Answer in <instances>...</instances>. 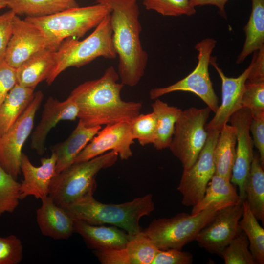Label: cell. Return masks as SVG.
<instances>
[{"label":"cell","mask_w":264,"mask_h":264,"mask_svg":"<svg viewBox=\"0 0 264 264\" xmlns=\"http://www.w3.org/2000/svg\"><path fill=\"white\" fill-rule=\"evenodd\" d=\"M119 80L118 72L111 66L99 78L86 81L71 91L68 97L77 104L78 118L86 127L130 122L140 114L141 102L121 98L124 85Z\"/></svg>","instance_id":"obj_1"},{"label":"cell","mask_w":264,"mask_h":264,"mask_svg":"<svg viewBox=\"0 0 264 264\" xmlns=\"http://www.w3.org/2000/svg\"><path fill=\"white\" fill-rule=\"evenodd\" d=\"M97 3L111 9L112 40L118 56L121 83L134 87L144 76L148 59L140 40L142 28L137 0H97Z\"/></svg>","instance_id":"obj_2"},{"label":"cell","mask_w":264,"mask_h":264,"mask_svg":"<svg viewBox=\"0 0 264 264\" xmlns=\"http://www.w3.org/2000/svg\"><path fill=\"white\" fill-rule=\"evenodd\" d=\"M93 195L63 207L74 219L92 225L110 224L120 227L130 238L142 231L140 219L154 209L153 196L147 194L120 204H106L95 199Z\"/></svg>","instance_id":"obj_3"},{"label":"cell","mask_w":264,"mask_h":264,"mask_svg":"<svg viewBox=\"0 0 264 264\" xmlns=\"http://www.w3.org/2000/svg\"><path fill=\"white\" fill-rule=\"evenodd\" d=\"M118 157L117 153L110 151L88 160L74 163L55 175L48 196L57 205L65 207L93 195L97 188V174L113 166Z\"/></svg>","instance_id":"obj_4"},{"label":"cell","mask_w":264,"mask_h":264,"mask_svg":"<svg viewBox=\"0 0 264 264\" xmlns=\"http://www.w3.org/2000/svg\"><path fill=\"white\" fill-rule=\"evenodd\" d=\"M110 14L105 17L88 36L83 40L69 37L61 43L56 51V63L47 84L51 85L63 71L70 67H79L96 58L113 59L117 54L112 40Z\"/></svg>","instance_id":"obj_5"},{"label":"cell","mask_w":264,"mask_h":264,"mask_svg":"<svg viewBox=\"0 0 264 264\" xmlns=\"http://www.w3.org/2000/svg\"><path fill=\"white\" fill-rule=\"evenodd\" d=\"M110 13L109 6L97 3L70 8L42 17H26L24 20L37 26L45 35L51 47L57 50L65 39L83 37Z\"/></svg>","instance_id":"obj_6"},{"label":"cell","mask_w":264,"mask_h":264,"mask_svg":"<svg viewBox=\"0 0 264 264\" xmlns=\"http://www.w3.org/2000/svg\"><path fill=\"white\" fill-rule=\"evenodd\" d=\"M225 207L214 205L194 215L182 212L170 218L154 219L143 231L159 250H181L195 240L218 210Z\"/></svg>","instance_id":"obj_7"},{"label":"cell","mask_w":264,"mask_h":264,"mask_svg":"<svg viewBox=\"0 0 264 264\" xmlns=\"http://www.w3.org/2000/svg\"><path fill=\"white\" fill-rule=\"evenodd\" d=\"M211 111L208 107H191L182 110L176 123L169 148L183 170L194 163L205 144L208 135L205 126Z\"/></svg>","instance_id":"obj_8"},{"label":"cell","mask_w":264,"mask_h":264,"mask_svg":"<svg viewBox=\"0 0 264 264\" xmlns=\"http://www.w3.org/2000/svg\"><path fill=\"white\" fill-rule=\"evenodd\" d=\"M217 41L208 38L198 42L195 48L198 52V64L194 70L182 79L166 87L151 89L149 95L155 99L165 94L177 91H189L196 94L215 113L219 108L218 97L210 78L209 66Z\"/></svg>","instance_id":"obj_9"},{"label":"cell","mask_w":264,"mask_h":264,"mask_svg":"<svg viewBox=\"0 0 264 264\" xmlns=\"http://www.w3.org/2000/svg\"><path fill=\"white\" fill-rule=\"evenodd\" d=\"M44 98L43 93L35 92L25 110L12 127L0 136V165L17 179L20 174L22 148L33 130L36 113Z\"/></svg>","instance_id":"obj_10"},{"label":"cell","mask_w":264,"mask_h":264,"mask_svg":"<svg viewBox=\"0 0 264 264\" xmlns=\"http://www.w3.org/2000/svg\"><path fill=\"white\" fill-rule=\"evenodd\" d=\"M205 144L194 163L183 170L177 190L182 195V203L193 206L202 198L207 184L215 173L213 152L220 132L208 130Z\"/></svg>","instance_id":"obj_11"},{"label":"cell","mask_w":264,"mask_h":264,"mask_svg":"<svg viewBox=\"0 0 264 264\" xmlns=\"http://www.w3.org/2000/svg\"><path fill=\"white\" fill-rule=\"evenodd\" d=\"M242 213V202L218 210L196 238L198 246L220 256L223 249L242 230L239 221Z\"/></svg>","instance_id":"obj_12"},{"label":"cell","mask_w":264,"mask_h":264,"mask_svg":"<svg viewBox=\"0 0 264 264\" xmlns=\"http://www.w3.org/2000/svg\"><path fill=\"white\" fill-rule=\"evenodd\" d=\"M252 119L251 110L240 108L230 117L229 121L236 130V156L230 181L239 188L241 201L245 200V189L254 156L253 141L249 126Z\"/></svg>","instance_id":"obj_13"},{"label":"cell","mask_w":264,"mask_h":264,"mask_svg":"<svg viewBox=\"0 0 264 264\" xmlns=\"http://www.w3.org/2000/svg\"><path fill=\"white\" fill-rule=\"evenodd\" d=\"M134 140L130 122L106 125L81 151L74 163L88 160L110 151L117 153L121 160H128L132 156L131 146Z\"/></svg>","instance_id":"obj_14"},{"label":"cell","mask_w":264,"mask_h":264,"mask_svg":"<svg viewBox=\"0 0 264 264\" xmlns=\"http://www.w3.org/2000/svg\"><path fill=\"white\" fill-rule=\"evenodd\" d=\"M46 48L53 49L44 33L34 24L16 15L4 61L16 69L31 56Z\"/></svg>","instance_id":"obj_15"},{"label":"cell","mask_w":264,"mask_h":264,"mask_svg":"<svg viewBox=\"0 0 264 264\" xmlns=\"http://www.w3.org/2000/svg\"><path fill=\"white\" fill-rule=\"evenodd\" d=\"M216 61V57L212 56L210 64L221 81V103L213 118L206 125L205 129L220 132L229 122L231 115L242 108L241 100L251 66L249 64L238 77H229L224 74Z\"/></svg>","instance_id":"obj_16"},{"label":"cell","mask_w":264,"mask_h":264,"mask_svg":"<svg viewBox=\"0 0 264 264\" xmlns=\"http://www.w3.org/2000/svg\"><path fill=\"white\" fill-rule=\"evenodd\" d=\"M78 108L70 97L63 101L52 96L44 105L41 118L31 136V147L39 155L45 151V141L50 130L61 121H74L78 118Z\"/></svg>","instance_id":"obj_17"},{"label":"cell","mask_w":264,"mask_h":264,"mask_svg":"<svg viewBox=\"0 0 264 264\" xmlns=\"http://www.w3.org/2000/svg\"><path fill=\"white\" fill-rule=\"evenodd\" d=\"M56 156L54 153L48 158L41 159V165H33L28 157L22 153L20 170L23 180L20 183V200L28 196H34L36 199H42L48 196L50 185L56 174Z\"/></svg>","instance_id":"obj_18"},{"label":"cell","mask_w":264,"mask_h":264,"mask_svg":"<svg viewBox=\"0 0 264 264\" xmlns=\"http://www.w3.org/2000/svg\"><path fill=\"white\" fill-rule=\"evenodd\" d=\"M41 201L42 205L36 211V220L42 233L55 240L69 238L74 232V219L49 196Z\"/></svg>","instance_id":"obj_19"},{"label":"cell","mask_w":264,"mask_h":264,"mask_svg":"<svg viewBox=\"0 0 264 264\" xmlns=\"http://www.w3.org/2000/svg\"><path fill=\"white\" fill-rule=\"evenodd\" d=\"M74 232L79 234L88 247L99 250L125 248L130 239L128 234L116 226L92 225L74 219Z\"/></svg>","instance_id":"obj_20"},{"label":"cell","mask_w":264,"mask_h":264,"mask_svg":"<svg viewBox=\"0 0 264 264\" xmlns=\"http://www.w3.org/2000/svg\"><path fill=\"white\" fill-rule=\"evenodd\" d=\"M101 129V126L86 127L79 120L67 139L53 145L51 150L56 156V174L73 164L77 155Z\"/></svg>","instance_id":"obj_21"},{"label":"cell","mask_w":264,"mask_h":264,"mask_svg":"<svg viewBox=\"0 0 264 264\" xmlns=\"http://www.w3.org/2000/svg\"><path fill=\"white\" fill-rule=\"evenodd\" d=\"M56 51L46 48L28 58L16 68L17 84L35 89L50 75L56 63Z\"/></svg>","instance_id":"obj_22"},{"label":"cell","mask_w":264,"mask_h":264,"mask_svg":"<svg viewBox=\"0 0 264 264\" xmlns=\"http://www.w3.org/2000/svg\"><path fill=\"white\" fill-rule=\"evenodd\" d=\"M242 202L236 186L230 179L215 173L207 184L202 198L192 206L191 214H197L214 205L226 207Z\"/></svg>","instance_id":"obj_23"},{"label":"cell","mask_w":264,"mask_h":264,"mask_svg":"<svg viewBox=\"0 0 264 264\" xmlns=\"http://www.w3.org/2000/svg\"><path fill=\"white\" fill-rule=\"evenodd\" d=\"M34 90L17 84L8 93L0 106V136L25 110L34 97Z\"/></svg>","instance_id":"obj_24"},{"label":"cell","mask_w":264,"mask_h":264,"mask_svg":"<svg viewBox=\"0 0 264 264\" xmlns=\"http://www.w3.org/2000/svg\"><path fill=\"white\" fill-rule=\"evenodd\" d=\"M236 130L225 125L220 134L214 149L215 174L230 180L236 156Z\"/></svg>","instance_id":"obj_25"},{"label":"cell","mask_w":264,"mask_h":264,"mask_svg":"<svg viewBox=\"0 0 264 264\" xmlns=\"http://www.w3.org/2000/svg\"><path fill=\"white\" fill-rule=\"evenodd\" d=\"M244 31L245 40L236 60L238 64L264 46V0H252L251 12Z\"/></svg>","instance_id":"obj_26"},{"label":"cell","mask_w":264,"mask_h":264,"mask_svg":"<svg viewBox=\"0 0 264 264\" xmlns=\"http://www.w3.org/2000/svg\"><path fill=\"white\" fill-rule=\"evenodd\" d=\"M151 104L152 112L156 118V138L153 145L157 150L169 148L171 142L176 123L182 110L169 105L159 98Z\"/></svg>","instance_id":"obj_27"},{"label":"cell","mask_w":264,"mask_h":264,"mask_svg":"<svg viewBox=\"0 0 264 264\" xmlns=\"http://www.w3.org/2000/svg\"><path fill=\"white\" fill-rule=\"evenodd\" d=\"M245 200L258 220L264 223V172L259 155L254 153L245 189Z\"/></svg>","instance_id":"obj_28"},{"label":"cell","mask_w":264,"mask_h":264,"mask_svg":"<svg viewBox=\"0 0 264 264\" xmlns=\"http://www.w3.org/2000/svg\"><path fill=\"white\" fill-rule=\"evenodd\" d=\"M75 0H7V6L16 15L42 17L78 6Z\"/></svg>","instance_id":"obj_29"},{"label":"cell","mask_w":264,"mask_h":264,"mask_svg":"<svg viewBox=\"0 0 264 264\" xmlns=\"http://www.w3.org/2000/svg\"><path fill=\"white\" fill-rule=\"evenodd\" d=\"M243 213L239 221V228L245 233L249 249L258 264H264V230L252 213L246 200L242 202Z\"/></svg>","instance_id":"obj_30"},{"label":"cell","mask_w":264,"mask_h":264,"mask_svg":"<svg viewBox=\"0 0 264 264\" xmlns=\"http://www.w3.org/2000/svg\"><path fill=\"white\" fill-rule=\"evenodd\" d=\"M125 248L131 264H151L159 250L143 231L131 238Z\"/></svg>","instance_id":"obj_31"},{"label":"cell","mask_w":264,"mask_h":264,"mask_svg":"<svg viewBox=\"0 0 264 264\" xmlns=\"http://www.w3.org/2000/svg\"><path fill=\"white\" fill-rule=\"evenodd\" d=\"M20 191V183L0 165V217L14 212L19 204Z\"/></svg>","instance_id":"obj_32"},{"label":"cell","mask_w":264,"mask_h":264,"mask_svg":"<svg viewBox=\"0 0 264 264\" xmlns=\"http://www.w3.org/2000/svg\"><path fill=\"white\" fill-rule=\"evenodd\" d=\"M225 264H257L249 249V242L241 230L222 251L220 256Z\"/></svg>","instance_id":"obj_33"},{"label":"cell","mask_w":264,"mask_h":264,"mask_svg":"<svg viewBox=\"0 0 264 264\" xmlns=\"http://www.w3.org/2000/svg\"><path fill=\"white\" fill-rule=\"evenodd\" d=\"M131 131L134 140L141 146L154 144L156 138L157 123L154 113L139 114L130 122Z\"/></svg>","instance_id":"obj_34"},{"label":"cell","mask_w":264,"mask_h":264,"mask_svg":"<svg viewBox=\"0 0 264 264\" xmlns=\"http://www.w3.org/2000/svg\"><path fill=\"white\" fill-rule=\"evenodd\" d=\"M147 10L156 11L164 16H191L196 12L190 0H142Z\"/></svg>","instance_id":"obj_35"},{"label":"cell","mask_w":264,"mask_h":264,"mask_svg":"<svg viewBox=\"0 0 264 264\" xmlns=\"http://www.w3.org/2000/svg\"><path fill=\"white\" fill-rule=\"evenodd\" d=\"M23 258V245L14 235L0 236V264H18Z\"/></svg>","instance_id":"obj_36"},{"label":"cell","mask_w":264,"mask_h":264,"mask_svg":"<svg viewBox=\"0 0 264 264\" xmlns=\"http://www.w3.org/2000/svg\"><path fill=\"white\" fill-rule=\"evenodd\" d=\"M241 106L249 109L252 113L264 112V82L251 83L246 80Z\"/></svg>","instance_id":"obj_37"},{"label":"cell","mask_w":264,"mask_h":264,"mask_svg":"<svg viewBox=\"0 0 264 264\" xmlns=\"http://www.w3.org/2000/svg\"><path fill=\"white\" fill-rule=\"evenodd\" d=\"M193 255L177 249L158 250L151 264H191Z\"/></svg>","instance_id":"obj_38"},{"label":"cell","mask_w":264,"mask_h":264,"mask_svg":"<svg viewBox=\"0 0 264 264\" xmlns=\"http://www.w3.org/2000/svg\"><path fill=\"white\" fill-rule=\"evenodd\" d=\"M249 126L253 145L258 151L262 165H264V112L253 113Z\"/></svg>","instance_id":"obj_39"},{"label":"cell","mask_w":264,"mask_h":264,"mask_svg":"<svg viewBox=\"0 0 264 264\" xmlns=\"http://www.w3.org/2000/svg\"><path fill=\"white\" fill-rule=\"evenodd\" d=\"M17 84L16 69L4 60L0 62V106Z\"/></svg>","instance_id":"obj_40"},{"label":"cell","mask_w":264,"mask_h":264,"mask_svg":"<svg viewBox=\"0 0 264 264\" xmlns=\"http://www.w3.org/2000/svg\"><path fill=\"white\" fill-rule=\"evenodd\" d=\"M16 15L11 10L0 15V62L4 60L9 41L12 35L13 20Z\"/></svg>","instance_id":"obj_41"},{"label":"cell","mask_w":264,"mask_h":264,"mask_svg":"<svg viewBox=\"0 0 264 264\" xmlns=\"http://www.w3.org/2000/svg\"><path fill=\"white\" fill-rule=\"evenodd\" d=\"M94 254L102 264H131L125 247L95 250Z\"/></svg>","instance_id":"obj_42"},{"label":"cell","mask_w":264,"mask_h":264,"mask_svg":"<svg viewBox=\"0 0 264 264\" xmlns=\"http://www.w3.org/2000/svg\"><path fill=\"white\" fill-rule=\"evenodd\" d=\"M247 81L251 83L264 82V46L253 52Z\"/></svg>","instance_id":"obj_43"},{"label":"cell","mask_w":264,"mask_h":264,"mask_svg":"<svg viewBox=\"0 0 264 264\" xmlns=\"http://www.w3.org/2000/svg\"><path fill=\"white\" fill-rule=\"evenodd\" d=\"M229 0H190V5L194 7L198 6L212 5L217 7L219 14L226 18L224 7Z\"/></svg>","instance_id":"obj_44"},{"label":"cell","mask_w":264,"mask_h":264,"mask_svg":"<svg viewBox=\"0 0 264 264\" xmlns=\"http://www.w3.org/2000/svg\"><path fill=\"white\" fill-rule=\"evenodd\" d=\"M7 6V0H0V9Z\"/></svg>","instance_id":"obj_45"}]
</instances>
